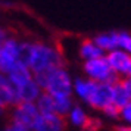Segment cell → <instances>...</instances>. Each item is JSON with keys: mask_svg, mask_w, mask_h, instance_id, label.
<instances>
[{"mask_svg": "<svg viewBox=\"0 0 131 131\" xmlns=\"http://www.w3.org/2000/svg\"><path fill=\"white\" fill-rule=\"evenodd\" d=\"M0 131H2V130H0Z\"/></svg>", "mask_w": 131, "mask_h": 131, "instance_id": "f1b7e54d", "label": "cell"}, {"mask_svg": "<svg viewBox=\"0 0 131 131\" xmlns=\"http://www.w3.org/2000/svg\"><path fill=\"white\" fill-rule=\"evenodd\" d=\"M75 50H77V58L81 59L83 62L93 60V59H97V58H103L105 56V53L96 46L94 41L91 38H83V40H80Z\"/></svg>", "mask_w": 131, "mask_h": 131, "instance_id": "7c38bea8", "label": "cell"}, {"mask_svg": "<svg viewBox=\"0 0 131 131\" xmlns=\"http://www.w3.org/2000/svg\"><path fill=\"white\" fill-rule=\"evenodd\" d=\"M105 59H106L107 65L111 68V71L119 78V80H124L128 77V72H130V65H131V56L128 53H125L122 50H113L109 53L105 54Z\"/></svg>", "mask_w": 131, "mask_h": 131, "instance_id": "8992f818", "label": "cell"}, {"mask_svg": "<svg viewBox=\"0 0 131 131\" xmlns=\"http://www.w3.org/2000/svg\"><path fill=\"white\" fill-rule=\"evenodd\" d=\"M21 38L10 36L3 46L0 47V72L6 75L15 66L22 62V50H21Z\"/></svg>", "mask_w": 131, "mask_h": 131, "instance_id": "277c9868", "label": "cell"}, {"mask_svg": "<svg viewBox=\"0 0 131 131\" xmlns=\"http://www.w3.org/2000/svg\"><path fill=\"white\" fill-rule=\"evenodd\" d=\"M128 77H131V65H130V72H128Z\"/></svg>", "mask_w": 131, "mask_h": 131, "instance_id": "4316f807", "label": "cell"}, {"mask_svg": "<svg viewBox=\"0 0 131 131\" xmlns=\"http://www.w3.org/2000/svg\"><path fill=\"white\" fill-rule=\"evenodd\" d=\"M37 111L40 115H54V99L53 96L43 91L36 102Z\"/></svg>", "mask_w": 131, "mask_h": 131, "instance_id": "ac0fdd59", "label": "cell"}, {"mask_svg": "<svg viewBox=\"0 0 131 131\" xmlns=\"http://www.w3.org/2000/svg\"><path fill=\"white\" fill-rule=\"evenodd\" d=\"M109 105H112V84H96V89L87 103V107L96 112H102Z\"/></svg>", "mask_w": 131, "mask_h": 131, "instance_id": "52a82bcc", "label": "cell"}, {"mask_svg": "<svg viewBox=\"0 0 131 131\" xmlns=\"http://www.w3.org/2000/svg\"><path fill=\"white\" fill-rule=\"evenodd\" d=\"M125 80V83H127V85H128V89H130V91H131V77H127V78H124Z\"/></svg>", "mask_w": 131, "mask_h": 131, "instance_id": "484cf974", "label": "cell"}, {"mask_svg": "<svg viewBox=\"0 0 131 131\" xmlns=\"http://www.w3.org/2000/svg\"><path fill=\"white\" fill-rule=\"evenodd\" d=\"M81 69H83V77H85L87 80L93 81V83H97V84H113L116 80H119L111 71L105 56L93 59V60L83 62Z\"/></svg>", "mask_w": 131, "mask_h": 131, "instance_id": "3957f363", "label": "cell"}, {"mask_svg": "<svg viewBox=\"0 0 131 131\" xmlns=\"http://www.w3.org/2000/svg\"><path fill=\"white\" fill-rule=\"evenodd\" d=\"M116 131H131V127H130V125H122V124H119L118 127H116Z\"/></svg>", "mask_w": 131, "mask_h": 131, "instance_id": "d4e9b609", "label": "cell"}, {"mask_svg": "<svg viewBox=\"0 0 131 131\" xmlns=\"http://www.w3.org/2000/svg\"><path fill=\"white\" fill-rule=\"evenodd\" d=\"M16 103H18V97H16L15 89L10 85L6 77H2L0 78V107L5 111H9Z\"/></svg>", "mask_w": 131, "mask_h": 131, "instance_id": "5bb4252c", "label": "cell"}, {"mask_svg": "<svg viewBox=\"0 0 131 131\" xmlns=\"http://www.w3.org/2000/svg\"><path fill=\"white\" fill-rule=\"evenodd\" d=\"M2 131H31V130H28V128H24V127H19V125H13V124H9L3 128Z\"/></svg>", "mask_w": 131, "mask_h": 131, "instance_id": "cb8c5ba5", "label": "cell"}, {"mask_svg": "<svg viewBox=\"0 0 131 131\" xmlns=\"http://www.w3.org/2000/svg\"><path fill=\"white\" fill-rule=\"evenodd\" d=\"M118 49L131 56V32L118 31Z\"/></svg>", "mask_w": 131, "mask_h": 131, "instance_id": "d6986e66", "label": "cell"}, {"mask_svg": "<svg viewBox=\"0 0 131 131\" xmlns=\"http://www.w3.org/2000/svg\"><path fill=\"white\" fill-rule=\"evenodd\" d=\"M89 118H90V115L87 112L85 106L80 105V103H75L72 106V109L68 112V115L65 116V121H66L68 127H72L75 130L83 131L85 128L87 122H89Z\"/></svg>", "mask_w": 131, "mask_h": 131, "instance_id": "8fae6325", "label": "cell"}, {"mask_svg": "<svg viewBox=\"0 0 131 131\" xmlns=\"http://www.w3.org/2000/svg\"><path fill=\"white\" fill-rule=\"evenodd\" d=\"M2 77H5V75H3V74H2V72H0V78H2Z\"/></svg>", "mask_w": 131, "mask_h": 131, "instance_id": "83f0119b", "label": "cell"}, {"mask_svg": "<svg viewBox=\"0 0 131 131\" xmlns=\"http://www.w3.org/2000/svg\"><path fill=\"white\" fill-rule=\"evenodd\" d=\"M131 100V91L125 80H116L112 84V105L121 109Z\"/></svg>", "mask_w": 131, "mask_h": 131, "instance_id": "9a60e30c", "label": "cell"}, {"mask_svg": "<svg viewBox=\"0 0 131 131\" xmlns=\"http://www.w3.org/2000/svg\"><path fill=\"white\" fill-rule=\"evenodd\" d=\"M34 80L40 85V89L50 96H72L74 78L66 69V66L37 74L34 75Z\"/></svg>", "mask_w": 131, "mask_h": 131, "instance_id": "7a4b0ae2", "label": "cell"}, {"mask_svg": "<svg viewBox=\"0 0 131 131\" xmlns=\"http://www.w3.org/2000/svg\"><path fill=\"white\" fill-rule=\"evenodd\" d=\"M96 84L97 83H93L87 80L85 77H77L74 78V85H72V97L77 99L80 102V105L83 106H87L90 97L93 94V91L96 89Z\"/></svg>", "mask_w": 131, "mask_h": 131, "instance_id": "ba28073f", "label": "cell"}, {"mask_svg": "<svg viewBox=\"0 0 131 131\" xmlns=\"http://www.w3.org/2000/svg\"><path fill=\"white\" fill-rule=\"evenodd\" d=\"M54 115H59L62 118H65L68 112L72 109L75 105V99L72 96H56L54 97Z\"/></svg>", "mask_w": 131, "mask_h": 131, "instance_id": "e0dca14e", "label": "cell"}, {"mask_svg": "<svg viewBox=\"0 0 131 131\" xmlns=\"http://www.w3.org/2000/svg\"><path fill=\"white\" fill-rule=\"evenodd\" d=\"M6 77V80L10 83V85H12L13 89H15V91L18 89H21L22 85H25L27 83H30L31 80L34 78V75H32V72L28 69V66L25 65L24 62H21V63H18V65L13 68L12 71H9L5 75Z\"/></svg>", "mask_w": 131, "mask_h": 131, "instance_id": "30bf717a", "label": "cell"}, {"mask_svg": "<svg viewBox=\"0 0 131 131\" xmlns=\"http://www.w3.org/2000/svg\"><path fill=\"white\" fill-rule=\"evenodd\" d=\"M15 93H16L18 102L36 103L37 99H38V97H40V94L43 93V90L40 89V85L36 83V80L32 78L30 83H27L25 85H22V87H21V89H18Z\"/></svg>", "mask_w": 131, "mask_h": 131, "instance_id": "2e32d148", "label": "cell"}, {"mask_svg": "<svg viewBox=\"0 0 131 131\" xmlns=\"http://www.w3.org/2000/svg\"><path fill=\"white\" fill-rule=\"evenodd\" d=\"M103 128V119L99 116H90L89 122L83 131H100Z\"/></svg>", "mask_w": 131, "mask_h": 131, "instance_id": "7402d4cb", "label": "cell"}, {"mask_svg": "<svg viewBox=\"0 0 131 131\" xmlns=\"http://www.w3.org/2000/svg\"><path fill=\"white\" fill-rule=\"evenodd\" d=\"M22 62L28 66L32 75L41 72L53 71L56 68L65 66V56L60 49L52 43L40 41V40H22Z\"/></svg>", "mask_w": 131, "mask_h": 131, "instance_id": "6da1fadb", "label": "cell"}, {"mask_svg": "<svg viewBox=\"0 0 131 131\" xmlns=\"http://www.w3.org/2000/svg\"><path fill=\"white\" fill-rule=\"evenodd\" d=\"M100 113L103 115V118L109 119V121H119V109L115 106V105L106 106Z\"/></svg>", "mask_w": 131, "mask_h": 131, "instance_id": "44dd1931", "label": "cell"}, {"mask_svg": "<svg viewBox=\"0 0 131 131\" xmlns=\"http://www.w3.org/2000/svg\"><path fill=\"white\" fill-rule=\"evenodd\" d=\"M94 44L106 54L118 49V31H103L91 37Z\"/></svg>", "mask_w": 131, "mask_h": 131, "instance_id": "4fadbf2b", "label": "cell"}, {"mask_svg": "<svg viewBox=\"0 0 131 131\" xmlns=\"http://www.w3.org/2000/svg\"><path fill=\"white\" fill-rule=\"evenodd\" d=\"M119 122L122 125H130L131 127V100L119 109Z\"/></svg>", "mask_w": 131, "mask_h": 131, "instance_id": "ffe728a7", "label": "cell"}, {"mask_svg": "<svg viewBox=\"0 0 131 131\" xmlns=\"http://www.w3.org/2000/svg\"><path fill=\"white\" fill-rule=\"evenodd\" d=\"M66 121L59 115H40L31 131H66Z\"/></svg>", "mask_w": 131, "mask_h": 131, "instance_id": "9c48e42d", "label": "cell"}, {"mask_svg": "<svg viewBox=\"0 0 131 131\" xmlns=\"http://www.w3.org/2000/svg\"><path fill=\"white\" fill-rule=\"evenodd\" d=\"M9 37H10L9 31H7L6 28H5V27H2V25H0V47L3 46V43L6 41Z\"/></svg>", "mask_w": 131, "mask_h": 131, "instance_id": "603a6c76", "label": "cell"}, {"mask_svg": "<svg viewBox=\"0 0 131 131\" xmlns=\"http://www.w3.org/2000/svg\"><path fill=\"white\" fill-rule=\"evenodd\" d=\"M9 116H10V124L31 130L40 113L37 111L36 103L18 102L12 109H9Z\"/></svg>", "mask_w": 131, "mask_h": 131, "instance_id": "5b68a950", "label": "cell"}]
</instances>
